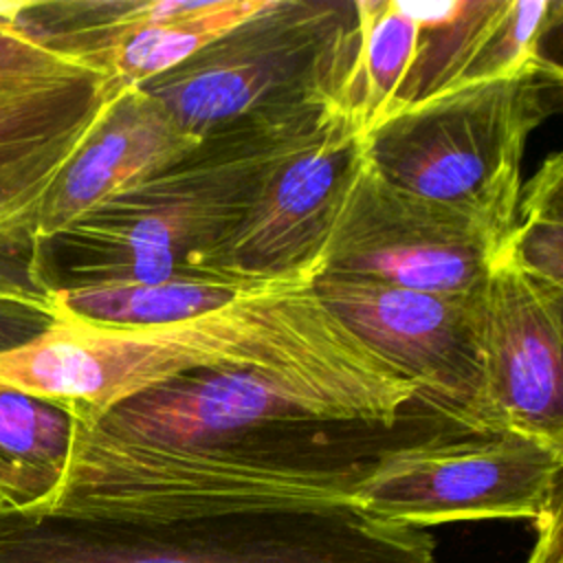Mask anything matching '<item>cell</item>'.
<instances>
[{"label":"cell","mask_w":563,"mask_h":563,"mask_svg":"<svg viewBox=\"0 0 563 563\" xmlns=\"http://www.w3.org/2000/svg\"><path fill=\"white\" fill-rule=\"evenodd\" d=\"M227 367L398 374L339 321L312 279L262 284L224 308L152 328H97L55 314L37 336L0 352V383L79 424L174 378Z\"/></svg>","instance_id":"cell-1"},{"label":"cell","mask_w":563,"mask_h":563,"mask_svg":"<svg viewBox=\"0 0 563 563\" xmlns=\"http://www.w3.org/2000/svg\"><path fill=\"white\" fill-rule=\"evenodd\" d=\"M433 548L356 501L0 504V563H433Z\"/></svg>","instance_id":"cell-2"},{"label":"cell","mask_w":563,"mask_h":563,"mask_svg":"<svg viewBox=\"0 0 563 563\" xmlns=\"http://www.w3.org/2000/svg\"><path fill=\"white\" fill-rule=\"evenodd\" d=\"M334 103L240 119L180 161L42 240L51 290L112 282L202 279L205 257L242 222L271 172L323 123Z\"/></svg>","instance_id":"cell-3"},{"label":"cell","mask_w":563,"mask_h":563,"mask_svg":"<svg viewBox=\"0 0 563 563\" xmlns=\"http://www.w3.org/2000/svg\"><path fill=\"white\" fill-rule=\"evenodd\" d=\"M559 86L552 59L519 77L457 84L372 128L367 161L389 183L475 220L504 246L528 136Z\"/></svg>","instance_id":"cell-4"},{"label":"cell","mask_w":563,"mask_h":563,"mask_svg":"<svg viewBox=\"0 0 563 563\" xmlns=\"http://www.w3.org/2000/svg\"><path fill=\"white\" fill-rule=\"evenodd\" d=\"M372 462L339 435H262L238 442H147L75 422L66 475L46 506L132 501H356Z\"/></svg>","instance_id":"cell-5"},{"label":"cell","mask_w":563,"mask_h":563,"mask_svg":"<svg viewBox=\"0 0 563 563\" xmlns=\"http://www.w3.org/2000/svg\"><path fill=\"white\" fill-rule=\"evenodd\" d=\"M416 385L394 372L260 369L196 372L136 394L84 424L147 442H238L319 431H391Z\"/></svg>","instance_id":"cell-6"},{"label":"cell","mask_w":563,"mask_h":563,"mask_svg":"<svg viewBox=\"0 0 563 563\" xmlns=\"http://www.w3.org/2000/svg\"><path fill=\"white\" fill-rule=\"evenodd\" d=\"M354 2L268 0L196 55L143 84L189 134L310 103H334Z\"/></svg>","instance_id":"cell-7"},{"label":"cell","mask_w":563,"mask_h":563,"mask_svg":"<svg viewBox=\"0 0 563 563\" xmlns=\"http://www.w3.org/2000/svg\"><path fill=\"white\" fill-rule=\"evenodd\" d=\"M563 446L517 431L431 433L383 449L356 493L376 519L424 528L541 519L561 506Z\"/></svg>","instance_id":"cell-8"},{"label":"cell","mask_w":563,"mask_h":563,"mask_svg":"<svg viewBox=\"0 0 563 563\" xmlns=\"http://www.w3.org/2000/svg\"><path fill=\"white\" fill-rule=\"evenodd\" d=\"M501 244L475 220L383 178L363 154L334 211L319 275L468 295Z\"/></svg>","instance_id":"cell-9"},{"label":"cell","mask_w":563,"mask_h":563,"mask_svg":"<svg viewBox=\"0 0 563 563\" xmlns=\"http://www.w3.org/2000/svg\"><path fill=\"white\" fill-rule=\"evenodd\" d=\"M119 88L18 31L0 2V220L37 235L42 202Z\"/></svg>","instance_id":"cell-10"},{"label":"cell","mask_w":563,"mask_h":563,"mask_svg":"<svg viewBox=\"0 0 563 563\" xmlns=\"http://www.w3.org/2000/svg\"><path fill=\"white\" fill-rule=\"evenodd\" d=\"M479 288L438 295L361 277L314 279V292L339 321L460 433H468L482 387Z\"/></svg>","instance_id":"cell-11"},{"label":"cell","mask_w":563,"mask_h":563,"mask_svg":"<svg viewBox=\"0 0 563 563\" xmlns=\"http://www.w3.org/2000/svg\"><path fill=\"white\" fill-rule=\"evenodd\" d=\"M363 154V128L332 106L319 130L271 172L242 222L205 257L200 277L314 282L341 194Z\"/></svg>","instance_id":"cell-12"},{"label":"cell","mask_w":563,"mask_h":563,"mask_svg":"<svg viewBox=\"0 0 563 563\" xmlns=\"http://www.w3.org/2000/svg\"><path fill=\"white\" fill-rule=\"evenodd\" d=\"M563 288L499 249L479 288L482 387L468 433L517 431L563 446Z\"/></svg>","instance_id":"cell-13"},{"label":"cell","mask_w":563,"mask_h":563,"mask_svg":"<svg viewBox=\"0 0 563 563\" xmlns=\"http://www.w3.org/2000/svg\"><path fill=\"white\" fill-rule=\"evenodd\" d=\"M200 139L185 132L141 86L119 90L51 185L37 218L40 242L174 165Z\"/></svg>","instance_id":"cell-14"},{"label":"cell","mask_w":563,"mask_h":563,"mask_svg":"<svg viewBox=\"0 0 563 563\" xmlns=\"http://www.w3.org/2000/svg\"><path fill=\"white\" fill-rule=\"evenodd\" d=\"M350 57L334 106L367 134L398 110L411 70L418 24L400 0H356Z\"/></svg>","instance_id":"cell-15"},{"label":"cell","mask_w":563,"mask_h":563,"mask_svg":"<svg viewBox=\"0 0 563 563\" xmlns=\"http://www.w3.org/2000/svg\"><path fill=\"white\" fill-rule=\"evenodd\" d=\"M75 420L62 407L0 383V504L46 506L66 475Z\"/></svg>","instance_id":"cell-16"},{"label":"cell","mask_w":563,"mask_h":563,"mask_svg":"<svg viewBox=\"0 0 563 563\" xmlns=\"http://www.w3.org/2000/svg\"><path fill=\"white\" fill-rule=\"evenodd\" d=\"M255 286L262 284L189 277L163 282H112L55 290L53 310L55 314L97 328L134 330L178 323L224 308Z\"/></svg>","instance_id":"cell-17"},{"label":"cell","mask_w":563,"mask_h":563,"mask_svg":"<svg viewBox=\"0 0 563 563\" xmlns=\"http://www.w3.org/2000/svg\"><path fill=\"white\" fill-rule=\"evenodd\" d=\"M400 2L418 24V42L396 112L457 86L506 7V0Z\"/></svg>","instance_id":"cell-18"},{"label":"cell","mask_w":563,"mask_h":563,"mask_svg":"<svg viewBox=\"0 0 563 563\" xmlns=\"http://www.w3.org/2000/svg\"><path fill=\"white\" fill-rule=\"evenodd\" d=\"M563 156L550 154L521 185L508 253L534 279L563 288Z\"/></svg>","instance_id":"cell-19"},{"label":"cell","mask_w":563,"mask_h":563,"mask_svg":"<svg viewBox=\"0 0 563 563\" xmlns=\"http://www.w3.org/2000/svg\"><path fill=\"white\" fill-rule=\"evenodd\" d=\"M559 0H506V7L484 40L460 84L508 79L548 62L541 53L545 35L561 22Z\"/></svg>","instance_id":"cell-20"},{"label":"cell","mask_w":563,"mask_h":563,"mask_svg":"<svg viewBox=\"0 0 563 563\" xmlns=\"http://www.w3.org/2000/svg\"><path fill=\"white\" fill-rule=\"evenodd\" d=\"M0 297L53 306L40 253V238L0 220Z\"/></svg>","instance_id":"cell-21"},{"label":"cell","mask_w":563,"mask_h":563,"mask_svg":"<svg viewBox=\"0 0 563 563\" xmlns=\"http://www.w3.org/2000/svg\"><path fill=\"white\" fill-rule=\"evenodd\" d=\"M53 319V306L0 297V352L31 341L42 330H46Z\"/></svg>","instance_id":"cell-22"},{"label":"cell","mask_w":563,"mask_h":563,"mask_svg":"<svg viewBox=\"0 0 563 563\" xmlns=\"http://www.w3.org/2000/svg\"><path fill=\"white\" fill-rule=\"evenodd\" d=\"M537 523V545L528 563H563L561 548V506L543 515Z\"/></svg>","instance_id":"cell-23"}]
</instances>
